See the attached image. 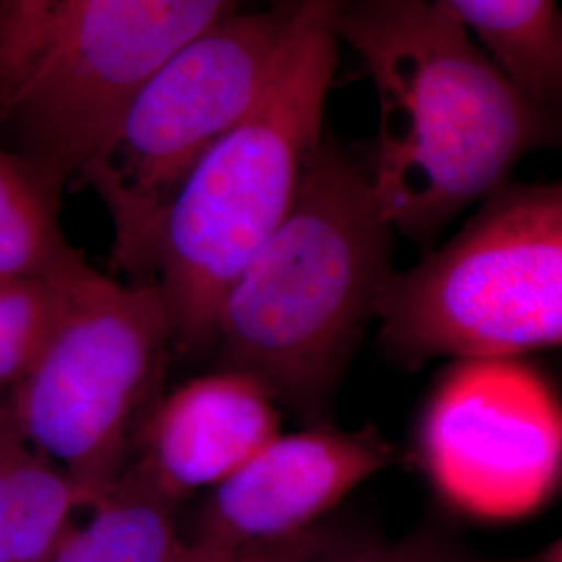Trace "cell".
Returning <instances> with one entry per match:
<instances>
[{"label": "cell", "instance_id": "obj_1", "mask_svg": "<svg viewBox=\"0 0 562 562\" xmlns=\"http://www.w3.org/2000/svg\"><path fill=\"white\" fill-rule=\"evenodd\" d=\"M336 34L378 94L367 180L392 229L417 246L559 142V113L531 101L431 0H344Z\"/></svg>", "mask_w": 562, "mask_h": 562}, {"label": "cell", "instance_id": "obj_2", "mask_svg": "<svg viewBox=\"0 0 562 562\" xmlns=\"http://www.w3.org/2000/svg\"><path fill=\"white\" fill-rule=\"evenodd\" d=\"M344 0H296L257 99L165 204L144 267L167 313L171 346L206 352L223 301L292 211L323 140L338 65Z\"/></svg>", "mask_w": 562, "mask_h": 562}, {"label": "cell", "instance_id": "obj_3", "mask_svg": "<svg viewBox=\"0 0 562 562\" xmlns=\"http://www.w3.org/2000/svg\"><path fill=\"white\" fill-rule=\"evenodd\" d=\"M392 255L394 229L364 167L323 136L292 211L223 301L222 371L299 413L317 411L378 317Z\"/></svg>", "mask_w": 562, "mask_h": 562}, {"label": "cell", "instance_id": "obj_4", "mask_svg": "<svg viewBox=\"0 0 562 562\" xmlns=\"http://www.w3.org/2000/svg\"><path fill=\"white\" fill-rule=\"evenodd\" d=\"M385 352L413 369L431 359H513L562 340V186L506 183L378 304Z\"/></svg>", "mask_w": 562, "mask_h": 562}, {"label": "cell", "instance_id": "obj_5", "mask_svg": "<svg viewBox=\"0 0 562 562\" xmlns=\"http://www.w3.org/2000/svg\"><path fill=\"white\" fill-rule=\"evenodd\" d=\"M171 331L161 294L120 283L92 265L65 285L44 350L9 404L25 440L60 467L88 504L125 461L161 385Z\"/></svg>", "mask_w": 562, "mask_h": 562}, {"label": "cell", "instance_id": "obj_6", "mask_svg": "<svg viewBox=\"0 0 562 562\" xmlns=\"http://www.w3.org/2000/svg\"><path fill=\"white\" fill-rule=\"evenodd\" d=\"M294 7L296 0H281L209 27L132 97L81 169L78 180L99 194L113 222V259L132 283L144 281L165 204L257 99Z\"/></svg>", "mask_w": 562, "mask_h": 562}, {"label": "cell", "instance_id": "obj_7", "mask_svg": "<svg viewBox=\"0 0 562 562\" xmlns=\"http://www.w3.org/2000/svg\"><path fill=\"white\" fill-rule=\"evenodd\" d=\"M238 0H76L0 117L55 190L80 176L132 97Z\"/></svg>", "mask_w": 562, "mask_h": 562}, {"label": "cell", "instance_id": "obj_8", "mask_svg": "<svg viewBox=\"0 0 562 562\" xmlns=\"http://www.w3.org/2000/svg\"><path fill=\"white\" fill-rule=\"evenodd\" d=\"M561 411L548 383L510 359L459 361L423 411L417 452L446 501L519 517L561 477Z\"/></svg>", "mask_w": 562, "mask_h": 562}, {"label": "cell", "instance_id": "obj_9", "mask_svg": "<svg viewBox=\"0 0 562 562\" xmlns=\"http://www.w3.org/2000/svg\"><path fill=\"white\" fill-rule=\"evenodd\" d=\"M392 459V446L371 423L359 431L317 425L280 434L213 487L192 542L240 546L292 536L325 519Z\"/></svg>", "mask_w": 562, "mask_h": 562}, {"label": "cell", "instance_id": "obj_10", "mask_svg": "<svg viewBox=\"0 0 562 562\" xmlns=\"http://www.w3.org/2000/svg\"><path fill=\"white\" fill-rule=\"evenodd\" d=\"M278 404L261 383L220 371L183 383L142 425L136 464L171 501L215 487L280 436Z\"/></svg>", "mask_w": 562, "mask_h": 562}, {"label": "cell", "instance_id": "obj_11", "mask_svg": "<svg viewBox=\"0 0 562 562\" xmlns=\"http://www.w3.org/2000/svg\"><path fill=\"white\" fill-rule=\"evenodd\" d=\"M90 506L67 473L25 440L9 404L0 406V562H48Z\"/></svg>", "mask_w": 562, "mask_h": 562}, {"label": "cell", "instance_id": "obj_12", "mask_svg": "<svg viewBox=\"0 0 562 562\" xmlns=\"http://www.w3.org/2000/svg\"><path fill=\"white\" fill-rule=\"evenodd\" d=\"M475 36L522 92L559 113L562 18L559 0H431Z\"/></svg>", "mask_w": 562, "mask_h": 562}, {"label": "cell", "instance_id": "obj_13", "mask_svg": "<svg viewBox=\"0 0 562 562\" xmlns=\"http://www.w3.org/2000/svg\"><path fill=\"white\" fill-rule=\"evenodd\" d=\"M176 504L134 462L48 562H171L181 543Z\"/></svg>", "mask_w": 562, "mask_h": 562}, {"label": "cell", "instance_id": "obj_14", "mask_svg": "<svg viewBox=\"0 0 562 562\" xmlns=\"http://www.w3.org/2000/svg\"><path fill=\"white\" fill-rule=\"evenodd\" d=\"M60 192L0 142V280H65L86 257L67 240Z\"/></svg>", "mask_w": 562, "mask_h": 562}, {"label": "cell", "instance_id": "obj_15", "mask_svg": "<svg viewBox=\"0 0 562 562\" xmlns=\"http://www.w3.org/2000/svg\"><path fill=\"white\" fill-rule=\"evenodd\" d=\"M74 276L57 281L0 280V392L18 387L38 361Z\"/></svg>", "mask_w": 562, "mask_h": 562}, {"label": "cell", "instance_id": "obj_16", "mask_svg": "<svg viewBox=\"0 0 562 562\" xmlns=\"http://www.w3.org/2000/svg\"><path fill=\"white\" fill-rule=\"evenodd\" d=\"M375 538L355 521L322 519L292 536L262 542H181L171 562H350Z\"/></svg>", "mask_w": 562, "mask_h": 562}, {"label": "cell", "instance_id": "obj_17", "mask_svg": "<svg viewBox=\"0 0 562 562\" xmlns=\"http://www.w3.org/2000/svg\"><path fill=\"white\" fill-rule=\"evenodd\" d=\"M76 0H0V117Z\"/></svg>", "mask_w": 562, "mask_h": 562}, {"label": "cell", "instance_id": "obj_18", "mask_svg": "<svg viewBox=\"0 0 562 562\" xmlns=\"http://www.w3.org/2000/svg\"><path fill=\"white\" fill-rule=\"evenodd\" d=\"M533 557H492L473 548L450 525L434 517L398 540L375 538L350 562H531Z\"/></svg>", "mask_w": 562, "mask_h": 562}, {"label": "cell", "instance_id": "obj_19", "mask_svg": "<svg viewBox=\"0 0 562 562\" xmlns=\"http://www.w3.org/2000/svg\"><path fill=\"white\" fill-rule=\"evenodd\" d=\"M531 562H562V542H557L546 546L543 550H540L538 554H533V561Z\"/></svg>", "mask_w": 562, "mask_h": 562}]
</instances>
